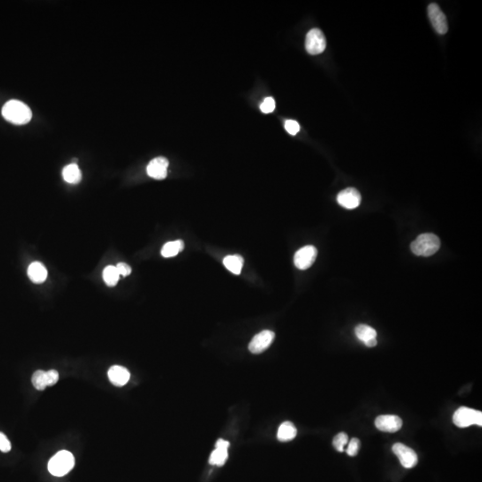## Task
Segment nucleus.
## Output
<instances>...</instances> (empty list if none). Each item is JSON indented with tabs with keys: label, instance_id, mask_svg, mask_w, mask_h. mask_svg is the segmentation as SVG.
<instances>
[{
	"label": "nucleus",
	"instance_id": "27",
	"mask_svg": "<svg viewBox=\"0 0 482 482\" xmlns=\"http://www.w3.org/2000/svg\"><path fill=\"white\" fill-rule=\"evenodd\" d=\"M0 450L4 453H8L11 450V443L2 432H0Z\"/></svg>",
	"mask_w": 482,
	"mask_h": 482
},
{
	"label": "nucleus",
	"instance_id": "6",
	"mask_svg": "<svg viewBox=\"0 0 482 482\" xmlns=\"http://www.w3.org/2000/svg\"><path fill=\"white\" fill-rule=\"evenodd\" d=\"M317 249L313 246H305L296 251L294 256V265L299 270H306L315 262Z\"/></svg>",
	"mask_w": 482,
	"mask_h": 482
},
{
	"label": "nucleus",
	"instance_id": "14",
	"mask_svg": "<svg viewBox=\"0 0 482 482\" xmlns=\"http://www.w3.org/2000/svg\"><path fill=\"white\" fill-rule=\"evenodd\" d=\"M356 336L364 342L368 348H373L377 345V332L374 329L366 324H359L355 329Z\"/></svg>",
	"mask_w": 482,
	"mask_h": 482
},
{
	"label": "nucleus",
	"instance_id": "9",
	"mask_svg": "<svg viewBox=\"0 0 482 482\" xmlns=\"http://www.w3.org/2000/svg\"><path fill=\"white\" fill-rule=\"evenodd\" d=\"M59 379V374L55 370L48 372L39 370L32 377V385L38 390H43L49 386H54Z\"/></svg>",
	"mask_w": 482,
	"mask_h": 482
},
{
	"label": "nucleus",
	"instance_id": "2",
	"mask_svg": "<svg viewBox=\"0 0 482 482\" xmlns=\"http://www.w3.org/2000/svg\"><path fill=\"white\" fill-rule=\"evenodd\" d=\"M440 248V239L433 233L421 234L411 244V250L418 257H431Z\"/></svg>",
	"mask_w": 482,
	"mask_h": 482
},
{
	"label": "nucleus",
	"instance_id": "17",
	"mask_svg": "<svg viewBox=\"0 0 482 482\" xmlns=\"http://www.w3.org/2000/svg\"><path fill=\"white\" fill-rule=\"evenodd\" d=\"M297 431L295 425L290 422H285L279 427L277 438L281 442H288L296 438Z\"/></svg>",
	"mask_w": 482,
	"mask_h": 482
},
{
	"label": "nucleus",
	"instance_id": "8",
	"mask_svg": "<svg viewBox=\"0 0 482 482\" xmlns=\"http://www.w3.org/2000/svg\"><path fill=\"white\" fill-rule=\"evenodd\" d=\"M392 451L397 456V458L399 459L400 463L405 468L411 469L418 462V457L415 451L402 443H395L392 447Z\"/></svg>",
	"mask_w": 482,
	"mask_h": 482
},
{
	"label": "nucleus",
	"instance_id": "18",
	"mask_svg": "<svg viewBox=\"0 0 482 482\" xmlns=\"http://www.w3.org/2000/svg\"><path fill=\"white\" fill-rule=\"evenodd\" d=\"M82 172L79 166L74 163L65 166L63 170V178L65 182L70 184H77L82 180Z\"/></svg>",
	"mask_w": 482,
	"mask_h": 482
},
{
	"label": "nucleus",
	"instance_id": "21",
	"mask_svg": "<svg viewBox=\"0 0 482 482\" xmlns=\"http://www.w3.org/2000/svg\"><path fill=\"white\" fill-rule=\"evenodd\" d=\"M228 459V449L215 447L213 453L210 455L209 462L213 465L222 466Z\"/></svg>",
	"mask_w": 482,
	"mask_h": 482
},
{
	"label": "nucleus",
	"instance_id": "10",
	"mask_svg": "<svg viewBox=\"0 0 482 482\" xmlns=\"http://www.w3.org/2000/svg\"><path fill=\"white\" fill-rule=\"evenodd\" d=\"M275 338L274 332L263 331L254 337L249 346V351L253 354H260L272 345Z\"/></svg>",
	"mask_w": 482,
	"mask_h": 482
},
{
	"label": "nucleus",
	"instance_id": "12",
	"mask_svg": "<svg viewBox=\"0 0 482 482\" xmlns=\"http://www.w3.org/2000/svg\"><path fill=\"white\" fill-rule=\"evenodd\" d=\"M403 422L396 415H379L375 420V426L379 431L394 433L402 428Z\"/></svg>",
	"mask_w": 482,
	"mask_h": 482
},
{
	"label": "nucleus",
	"instance_id": "16",
	"mask_svg": "<svg viewBox=\"0 0 482 482\" xmlns=\"http://www.w3.org/2000/svg\"><path fill=\"white\" fill-rule=\"evenodd\" d=\"M28 276L34 283H42L48 278V271L40 262H33L28 268Z\"/></svg>",
	"mask_w": 482,
	"mask_h": 482
},
{
	"label": "nucleus",
	"instance_id": "5",
	"mask_svg": "<svg viewBox=\"0 0 482 482\" xmlns=\"http://www.w3.org/2000/svg\"><path fill=\"white\" fill-rule=\"evenodd\" d=\"M326 48V39L319 29L309 31L305 38V49L310 55L322 54Z\"/></svg>",
	"mask_w": 482,
	"mask_h": 482
},
{
	"label": "nucleus",
	"instance_id": "3",
	"mask_svg": "<svg viewBox=\"0 0 482 482\" xmlns=\"http://www.w3.org/2000/svg\"><path fill=\"white\" fill-rule=\"evenodd\" d=\"M74 456L69 451L62 450L55 454L48 462V470L55 477H63L74 467Z\"/></svg>",
	"mask_w": 482,
	"mask_h": 482
},
{
	"label": "nucleus",
	"instance_id": "1",
	"mask_svg": "<svg viewBox=\"0 0 482 482\" xmlns=\"http://www.w3.org/2000/svg\"><path fill=\"white\" fill-rule=\"evenodd\" d=\"M2 115L10 123L23 125L31 121L32 113L26 104L19 100H10L2 108Z\"/></svg>",
	"mask_w": 482,
	"mask_h": 482
},
{
	"label": "nucleus",
	"instance_id": "15",
	"mask_svg": "<svg viewBox=\"0 0 482 482\" xmlns=\"http://www.w3.org/2000/svg\"><path fill=\"white\" fill-rule=\"evenodd\" d=\"M108 378L116 387H123L129 381L131 374L126 368L120 365H114L108 371Z\"/></svg>",
	"mask_w": 482,
	"mask_h": 482
},
{
	"label": "nucleus",
	"instance_id": "29",
	"mask_svg": "<svg viewBox=\"0 0 482 482\" xmlns=\"http://www.w3.org/2000/svg\"><path fill=\"white\" fill-rule=\"evenodd\" d=\"M229 443L226 440H223V439H219L216 444H215V447H221V448H229Z\"/></svg>",
	"mask_w": 482,
	"mask_h": 482
},
{
	"label": "nucleus",
	"instance_id": "22",
	"mask_svg": "<svg viewBox=\"0 0 482 482\" xmlns=\"http://www.w3.org/2000/svg\"><path fill=\"white\" fill-rule=\"evenodd\" d=\"M103 279L106 284L109 287H114L117 284L120 279V274L115 266L109 265L104 269Z\"/></svg>",
	"mask_w": 482,
	"mask_h": 482
},
{
	"label": "nucleus",
	"instance_id": "11",
	"mask_svg": "<svg viewBox=\"0 0 482 482\" xmlns=\"http://www.w3.org/2000/svg\"><path fill=\"white\" fill-rule=\"evenodd\" d=\"M362 198L359 191L354 188H348L338 194L337 201L346 209H355L360 206Z\"/></svg>",
	"mask_w": 482,
	"mask_h": 482
},
{
	"label": "nucleus",
	"instance_id": "25",
	"mask_svg": "<svg viewBox=\"0 0 482 482\" xmlns=\"http://www.w3.org/2000/svg\"><path fill=\"white\" fill-rule=\"evenodd\" d=\"M260 109H261L263 113L265 114H270L272 113L275 109V101L274 99L272 98V97H268L264 100V102L261 104L260 106Z\"/></svg>",
	"mask_w": 482,
	"mask_h": 482
},
{
	"label": "nucleus",
	"instance_id": "13",
	"mask_svg": "<svg viewBox=\"0 0 482 482\" xmlns=\"http://www.w3.org/2000/svg\"><path fill=\"white\" fill-rule=\"evenodd\" d=\"M169 162L166 157H156L153 159L146 167V173L151 178L164 180L167 176V169Z\"/></svg>",
	"mask_w": 482,
	"mask_h": 482
},
{
	"label": "nucleus",
	"instance_id": "28",
	"mask_svg": "<svg viewBox=\"0 0 482 482\" xmlns=\"http://www.w3.org/2000/svg\"><path fill=\"white\" fill-rule=\"evenodd\" d=\"M117 271H118L119 274L120 275H123V276H128L130 275L131 273V268L130 265H127L125 263H119L118 265L115 266Z\"/></svg>",
	"mask_w": 482,
	"mask_h": 482
},
{
	"label": "nucleus",
	"instance_id": "7",
	"mask_svg": "<svg viewBox=\"0 0 482 482\" xmlns=\"http://www.w3.org/2000/svg\"><path fill=\"white\" fill-rule=\"evenodd\" d=\"M428 16L436 32L440 35L446 34L448 30L447 17L437 4H431L428 7Z\"/></svg>",
	"mask_w": 482,
	"mask_h": 482
},
{
	"label": "nucleus",
	"instance_id": "20",
	"mask_svg": "<svg viewBox=\"0 0 482 482\" xmlns=\"http://www.w3.org/2000/svg\"><path fill=\"white\" fill-rule=\"evenodd\" d=\"M184 249V242L179 239V240L171 241L167 242L165 246L163 247L161 254L164 257L169 258V257H174L177 256L180 252H182Z\"/></svg>",
	"mask_w": 482,
	"mask_h": 482
},
{
	"label": "nucleus",
	"instance_id": "23",
	"mask_svg": "<svg viewBox=\"0 0 482 482\" xmlns=\"http://www.w3.org/2000/svg\"><path fill=\"white\" fill-rule=\"evenodd\" d=\"M348 443V436L345 432H340L333 439V446L339 452L344 451L345 446Z\"/></svg>",
	"mask_w": 482,
	"mask_h": 482
},
{
	"label": "nucleus",
	"instance_id": "4",
	"mask_svg": "<svg viewBox=\"0 0 482 482\" xmlns=\"http://www.w3.org/2000/svg\"><path fill=\"white\" fill-rule=\"evenodd\" d=\"M453 422L459 428H467L471 425L482 426V413L466 407H460L454 414Z\"/></svg>",
	"mask_w": 482,
	"mask_h": 482
},
{
	"label": "nucleus",
	"instance_id": "24",
	"mask_svg": "<svg viewBox=\"0 0 482 482\" xmlns=\"http://www.w3.org/2000/svg\"><path fill=\"white\" fill-rule=\"evenodd\" d=\"M348 444V448L346 450L347 451V454L349 456H356L359 452L360 445H361L359 439L354 438Z\"/></svg>",
	"mask_w": 482,
	"mask_h": 482
},
{
	"label": "nucleus",
	"instance_id": "26",
	"mask_svg": "<svg viewBox=\"0 0 482 482\" xmlns=\"http://www.w3.org/2000/svg\"><path fill=\"white\" fill-rule=\"evenodd\" d=\"M285 129L290 135H296L300 131V125L296 121L288 120L285 122Z\"/></svg>",
	"mask_w": 482,
	"mask_h": 482
},
{
	"label": "nucleus",
	"instance_id": "19",
	"mask_svg": "<svg viewBox=\"0 0 482 482\" xmlns=\"http://www.w3.org/2000/svg\"><path fill=\"white\" fill-rule=\"evenodd\" d=\"M243 264H244V259H243V257L238 256V255L228 256L223 259V265L226 268L228 269L230 273L236 274V275L240 274Z\"/></svg>",
	"mask_w": 482,
	"mask_h": 482
}]
</instances>
